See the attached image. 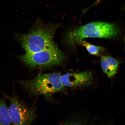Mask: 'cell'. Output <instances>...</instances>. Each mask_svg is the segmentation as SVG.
Listing matches in <instances>:
<instances>
[{"instance_id":"obj_3","label":"cell","mask_w":125,"mask_h":125,"mask_svg":"<svg viewBox=\"0 0 125 125\" xmlns=\"http://www.w3.org/2000/svg\"><path fill=\"white\" fill-rule=\"evenodd\" d=\"M56 27L40 26L29 33L20 35L19 40L26 53L38 52L56 46L53 40Z\"/></svg>"},{"instance_id":"obj_8","label":"cell","mask_w":125,"mask_h":125,"mask_svg":"<svg viewBox=\"0 0 125 125\" xmlns=\"http://www.w3.org/2000/svg\"><path fill=\"white\" fill-rule=\"evenodd\" d=\"M12 123L5 101L0 99V125H10Z\"/></svg>"},{"instance_id":"obj_2","label":"cell","mask_w":125,"mask_h":125,"mask_svg":"<svg viewBox=\"0 0 125 125\" xmlns=\"http://www.w3.org/2000/svg\"><path fill=\"white\" fill-rule=\"evenodd\" d=\"M61 77L57 73L40 74L33 79L19 80L18 83L35 96L42 95L51 99L54 94L65 90Z\"/></svg>"},{"instance_id":"obj_11","label":"cell","mask_w":125,"mask_h":125,"mask_svg":"<svg viewBox=\"0 0 125 125\" xmlns=\"http://www.w3.org/2000/svg\"><path fill=\"white\" fill-rule=\"evenodd\" d=\"M124 42H125V39Z\"/></svg>"},{"instance_id":"obj_5","label":"cell","mask_w":125,"mask_h":125,"mask_svg":"<svg viewBox=\"0 0 125 125\" xmlns=\"http://www.w3.org/2000/svg\"><path fill=\"white\" fill-rule=\"evenodd\" d=\"M10 100L9 110L12 123L16 125L32 124L37 117L36 109L27 107L16 96Z\"/></svg>"},{"instance_id":"obj_9","label":"cell","mask_w":125,"mask_h":125,"mask_svg":"<svg viewBox=\"0 0 125 125\" xmlns=\"http://www.w3.org/2000/svg\"><path fill=\"white\" fill-rule=\"evenodd\" d=\"M78 44L85 47L88 52L93 55L99 56L106 50L103 46L92 44L83 40L81 41Z\"/></svg>"},{"instance_id":"obj_1","label":"cell","mask_w":125,"mask_h":125,"mask_svg":"<svg viewBox=\"0 0 125 125\" xmlns=\"http://www.w3.org/2000/svg\"><path fill=\"white\" fill-rule=\"evenodd\" d=\"M118 26L114 23L102 21L94 22L87 23L69 32L67 42L74 46L81 41L87 38L111 39L120 33Z\"/></svg>"},{"instance_id":"obj_7","label":"cell","mask_w":125,"mask_h":125,"mask_svg":"<svg viewBox=\"0 0 125 125\" xmlns=\"http://www.w3.org/2000/svg\"><path fill=\"white\" fill-rule=\"evenodd\" d=\"M100 62L103 71L110 78L116 74L120 63L117 59L109 55L102 56Z\"/></svg>"},{"instance_id":"obj_4","label":"cell","mask_w":125,"mask_h":125,"mask_svg":"<svg viewBox=\"0 0 125 125\" xmlns=\"http://www.w3.org/2000/svg\"><path fill=\"white\" fill-rule=\"evenodd\" d=\"M19 58L25 64L32 69L51 68L61 65L65 56L55 46L37 52L26 53Z\"/></svg>"},{"instance_id":"obj_6","label":"cell","mask_w":125,"mask_h":125,"mask_svg":"<svg viewBox=\"0 0 125 125\" xmlns=\"http://www.w3.org/2000/svg\"><path fill=\"white\" fill-rule=\"evenodd\" d=\"M61 81L65 87L80 88L88 86L93 80V74L90 71L80 73H69L61 77Z\"/></svg>"},{"instance_id":"obj_10","label":"cell","mask_w":125,"mask_h":125,"mask_svg":"<svg viewBox=\"0 0 125 125\" xmlns=\"http://www.w3.org/2000/svg\"><path fill=\"white\" fill-rule=\"evenodd\" d=\"M102 0H96L95 1V2L94 3V4L90 6V7H89L88 8H87L86 9H85V10H88V9H89L90 8H91L92 7H93L97 5L98 4H99V3Z\"/></svg>"}]
</instances>
